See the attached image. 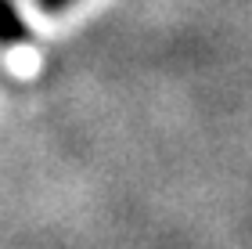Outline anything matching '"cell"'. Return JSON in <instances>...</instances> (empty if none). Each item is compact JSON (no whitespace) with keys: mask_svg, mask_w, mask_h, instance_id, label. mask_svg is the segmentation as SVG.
<instances>
[{"mask_svg":"<svg viewBox=\"0 0 252 249\" xmlns=\"http://www.w3.org/2000/svg\"><path fill=\"white\" fill-rule=\"evenodd\" d=\"M32 33L22 22V15L15 11L11 0H0V47H11V43H29Z\"/></svg>","mask_w":252,"mask_h":249,"instance_id":"1","label":"cell"},{"mask_svg":"<svg viewBox=\"0 0 252 249\" xmlns=\"http://www.w3.org/2000/svg\"><path fill=\"white\" fill-rule=\"evenodd\" d=\"M72 0H36V7L40 11H47V15H58V11H65Z\"/></svg>","mask_w":252,"mask_h":249,"instance_id":"2","label":"cell"}]
</instances>
